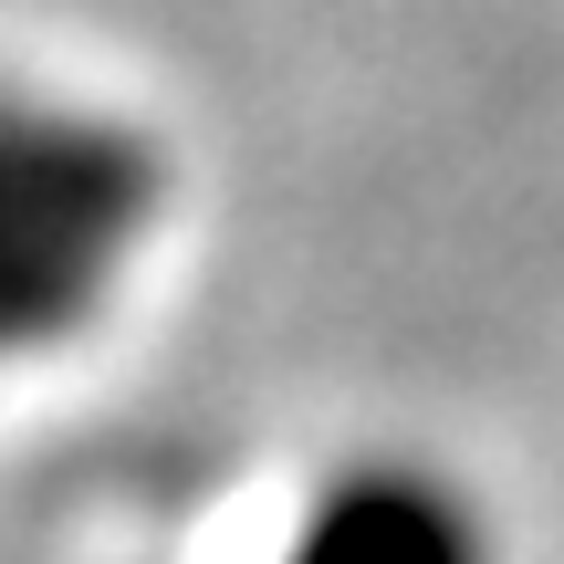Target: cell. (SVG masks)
<instances>
[{
    "label": "cell",
    "mask_w": 564,
    "mask_h": 564,
    "mask_svg": "<svg viewBox=\"0 0 564 564\" xmlns=\"http://www.w3.org/2000/svg\"><path fill=\"white\" fill-rule=\"evenodd\" d=\"M167 220V158L137 116L0 84V366L74 345Z\"/></svg>",
    "instance_id": "cell-1"
},
{
    "label": "cell",
    "mask_w": 564,
    "mask_h": 564,
    "mask_svg": "<svg viewBox=\"0 0 564 564\" xmlns=\"http://www.w3.org/2000/svg\"><path fill=\"white\" fill-rule=\"evenodd\" d=\"M282 564H502L491 523L449 470L419 460H356L303 502Z\"/></svg>",
    "instance_id": "cell-2"
}]
</instances>
